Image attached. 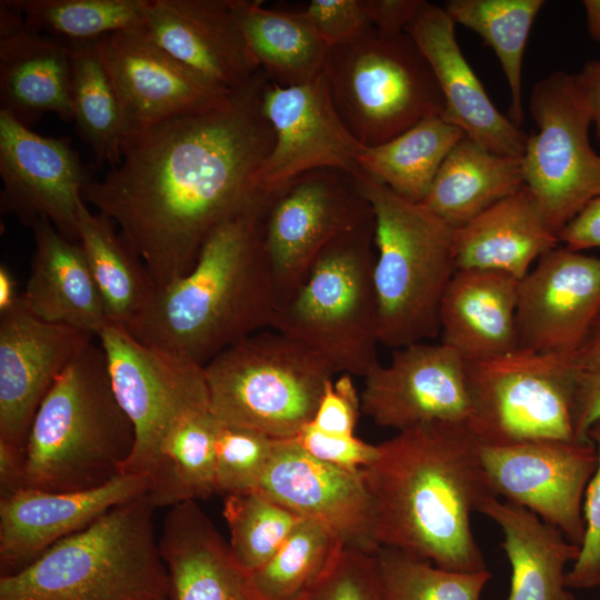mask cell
<instances>
[{
    "instance_id": "obj_1",
    "label": "cell",
    "mask_w": 600,
    "mask_h": 600,
    "mask_svg": "<svg viewBox=\"0 0 600 600\" xmlns=\"http://www.w3.org/2000/svg\"><path fill=\"white\" fill-rule=\"evenodd\" d=\"M268 81L260 69L224 106L131 134L120 163L83 188L157 289L192 269L218 224L269 196L253 184L274 142L261 110Z\"/></svg>"
},
{
    "instance_id": "obj_2",
    "label": "cell",
    "mask_w": 600,
    "mask_h": 600,
    "mask_svg": "<svg viewBox=\"0 0 600 600\" xmlns=\"http://www.w3.org/2000/svg\"><path fill=\"white\" fill-rule=\"evenodd\" d=\"M377 446L376 459L362 472L378 544L448 570H487L471 516L496 494L468 426L422 423Z\"/></svg>"
},
{
    "instance_id": "obj_3",
    "label": "cell",
    "mask_w": 600,
    "mask_h": 600,
    "mask_svg": "<svg viewBox=\"0 0 600 600\" xmlns=\"http://www.w3.org/2000/svg\"><path fill=\"white\" fill-rule=\"evenodd\" d=\"M271 194L223 220L192 269L156 290L124 327L139 342L206 366L236 342L271 327L280 303L264 242Z\"/></svg>"
},
{
    "instance_id": "obj_4",
    "label": "cell",
    "mask_w": 600,
    "mask_h": 600,
    "mask_svg": "<svg viewBox=\"0 0 600 600\" xmlns=\"http://www.w3.org/2000/svg\"><path fill=\"white\" fill-rule=\"evenodd\" d=\"M136 431L113 391L101 346L90 342L60 373L31 422L27 487L77 491L124 473Z\"/></svg>"
},
{
    "instance_id": "obj_5",
    "label": "cell",
    "mask_w": 600,
    "mask_h": 600,
    "mask_svg": "<svg viewBox=\"0 0 600 600\" xmlns=\"http://www.w3.org/2000/svg\"><path fill=\"white\" fill-rule=\"evenodd\" d=\"M148 494L108 510L24 568L0 578V600H172Z\"/></svg>"
},
{
    "instance_id": "obj_6",
    "label": "cell",
    "mask_w": 600,
    "mask_h": 600,
    "mask_svg": "<svg viewBox=\"0 0 600 600\" xmlns=\"http://www.w3.org/2000/svg\"><path fill=\"white\" fill-rule=\"evenodd\" d=\"M350 178L374 219L380 343L398 349L434 338L442 297L458 270L456 230L360 171Z\"/></svg>"
},
{
    "instance_id": "obj_7",
    "label": "cell",
    "mask_w": 600,
    "mask_h": 600,
    "mask_svg": "<svg viewBox=\"0 0 600 600\" xmlns=\"http://www.w3.org/2000/svg\"><path fill=\"white\" fill-rule=\"evenodd\" d=\"M374 260L373 219L323 250L279 303L271 328L310 349L334 373L364 378L380 363Z\"/></svg>"
},
{
    "instance_id": "obj_8",
    "label": "cell",
    "mask_w": 600,
    "mask_h": 600,
    "mask_svg": "<svg viewBox=\"0 0 600 600\" xmlns=\"http://www.w3.org/2000/svg\"><path fill=\"white\" fill-rule=\"evenodd\" d=\"M203 370L210 410L220 423L276 440L294 439L312 420L336 374L310 349L276 330L236 342Z\"/></svg>"
},
{
    "instance_id": "obj_9",
    "label": "cell",
    "mask_w": 600,
    "mask_h": 600,
    "mask_svg": "<svg viewBox=\"0 0 600 600\" xmlns=\"http://www.w3.org/2000/svg\"><path fill=\"white\" fill-rule=\"evenodd\" d=\"M324 74L338 113L366 147L387 142L444 109L434 73L406 32L389 36L372 28L329 49Z\"/></svg>"
},
{
    "instance_id": "obj_10",
    "label": "cell",
    "mask_w": 600,
    "mask_h": 600,
    "mask_svg": "<svg viewBox=\"0 0 600 600\" xmlns=\"http://www.w3.org/2000/svg\"><path fill=\"white\" fill-rule=\"evenodd\" d=\"M569 358L518 348L467 362L472 401L467 426L478 442L577 441Z\"/></svg>"
},
{
    "instance_id": "obj_11",
    "label": "cell",
    "mask_w": 600,
    "mask_h": 600,
    "mask_svg": "<svg viewBox=\"0 0 600 600\" xmlns=\"http://www.w3.org/2000/svg\"><path fill=\"white\" fill-rule=\"evenodd\" d=\"M529 110L538 130L520 158L524 186L558 232L600 196V156L589 141L592 116L574 74L556 71L538 81Z\"/></svg>"
},
{
    "instance_id": "obj_12",
    "label": "cell",
    "mask_w": 600,
    "mask_h": 600,
    "mask_svg": "<svg viewBox=\"0 0 600 600\" xmlns=\"http://www.w3.org/2000/svg\"><path fill=\"white\" fill-rule=\"evenodd\" d=\"M117 400L136 431L124 473L153 476L161 443L187 413L210 409L203 367L139 342L121 324L109 323L98 336Z\"/></svg>"
},
{
    "instance_id": "obj_13",
    "label": "cell",
    "mask_w": 600,
    "mask_h": 600,
    "mask_svg": "<svg viewBox=\"0 0 600 600\" xmlns=\"http://www.w3.org/2000/svg\"><path fill=\"white\" fill-rule=\"evenodd\" d=\"M373 220L349 174L318 169L271 193L264 242L280 302L303 281L323 250Z\"/></svg>"
},
{
    "instance_id": "obj_14",
    "label": "cell",
    "mask_w": 600,
    "mask_h": 600,
    "mask_svg": "<svg viewBox=\"0 0 600 600\" xmlns=\"http://www.w3.org/2000/svg\"><path fill=\"white\" fill-rule=\"evenodd\" d=\"M261 110L274 132L273 147L253 177L257 190L271 194L297 177L318 169L359 172L360 143L338 113L324 71L309 82L266 84Z\"/></svg>"
},
{
    "instance_id": "obj_15",
    "label": "cell",
    "mask_w": 600,
    "mask_h": 600,
    "mask_svg": "<svg viewBox=\"0 0 600 600\" xmlns=\"http://www.w3.org/2000/svg\"><path fill=\"white\" fill-rule=\"evenodd\" d=\"M480 458L497 497L527 508L581 547L586 530L582 499L597 466L591 441L480 444Z\"/></svg>"
},
{
    "instance_id": "obj_16",
    "label": "cell",
    "mask_w": 600,
    "mask_h": 600,
    "mask_svg": "<svg viewBox=\"0 0 600 600\" xmlns=\"http://www.w3.org/2000/svg\"><path fill=\"white\" fill-rule=\"evenodd\" d=\"M94 42L130 136L174 118L220 108L234 92L176 59L143 28L117 31Z\"/></svg>"
},
{
    "instance_id": "obj_17",
    "label": "cell",
    "mask_w": 600,
    "mask_h": 600,
    "mask_svg": "<svg viewBox=\"0 0 600 600\" xmlns=\"http://www.w3.org/2000/svg\"><path fill=\"white\" fill-rule=\"evenodd\" d=\"M361 412L401 431L429 422L468 424L472 401L467 362L443 343L416 342L393 351L366 377Z\"/></svg>"
},
{
    "instance_id": "obj_18",
    "label": "cell",
    "mask_w": 600,
    "mask_h": 600,
    "mask_svg": "<svg viewBox=\"0 0 600 600\" xmlns=\"http://www.w3.org/2000/svg\"><path fill=\"white\" fill-rule=\"evenodd\" d=\"M0 176L2 208L30 226L47 220L79 242V206L90 179L68 139L38 134L0 109Z\"/></svg>"
},
{
    "instance_id": "obj_19",
    "label": "cell",
    "mask_w": 600,
    "mask_h": 600,
    "mask_svg": "<svg viewBox=\"0 0 600 600\" xmlns=\"http://www.w3.org/2000/svg\"><path fill=\"white\" fill-rule=\"evenodd\" d=\"M600 314V257L561 244L519 281L520 349L571 356Z\"/></svg>"
},
{
    "instance_id": "obj_20",
    "label": "cell",
    "mask_w": 600,
    "mask_h": 600,
    "mask_svg": "<svg viewBox=\"0 0 600 600\" xmlns=\"http://www.w3.org/2000/svg\"><path fill=\"white\" fill-rule=\"evenodd\" d=\"M93 334L43 321L20 299L0 313V440L26 447L42 399Z\"/></svg>"
},
{
    "instance_id": "obj_21",
    "label": "cell",
    "mask_w": 600,
    "mask_h": 600,
    "mask_svg": "<svg viewBox=\"0 0 600 600\" xmlns=\"http://www.w3.org/2000/svg\"><path fill=\"white\" fill-rule=\"evenodd\" d=\"M256 490L301 518L326 524L346 547L371 554L380 547L362 469L318 460L294 439L277 440Z\"/></svg>"
},
{
    "instance_id": "obj_22",
    "label": "cell",
    "mask_w": 600,
    "mask_h": 600,
    "mask_svg": "<svg viewBox=\"0 0 600 600\" xmlns=\"http://www.w3.org/2000/svg\"><path fill=\"white\" fill-rule=\"evenodd\" d=\"M149 477L122 473L92 489L48 491L26 487L0 499V567L16 572L58 541L87 528L113 507L148 494Z\"/></svg>"
},
{
    "instance_id": "obj_23",
    "label": "cell",
    "mask_w": 600,
    "mask_h": 600,
    "mask_svg": "<svg viewBox=\"0 0 600 600\" xmlns=\"http://www.w3.org/2000/svg\"><path fill=\"white\" fill-rule=\"evenodd\" d=\"M454 24L443 7L422 1L404 30L438 81L444 101L440 117L491 152L520 159L528 134L494 107L461 52Z\"/></svg>"
},
{
    "instance_id": "obj_24",
    "label": "cell",
    "mask_w": 600,
    "mask_h": 600,
    "mask_svg": "<svg viewBox=\"0 0 600 600\" xmlns=\"http://www.w3.org/2000/svg\"><path fill=\"white\" fill-rule=\"evenodd\" d=\"M143 29L176 59L230 91L261 69L232 0H152Z\"/></svg>"
},
{
    "instance_id": "obj_25",
    "label": "cell",
    "mask_w": 600,
    "mask_h": 600,
    "mask_svg": "<svg viewBox=\"0 0 600 600\" xmlns=\"http://www.w3.org/2000/svg\"><path fill=\"white\" fill-rule=\"evenodd\" d=\"M71 47L30 30L22 14L0 1V101L26 126L53 112L73 120Z\"/></svg>"
},
{
    "instance_id": "obj_26",
    "label": "cell",
    "mask_w": 600,
    "mask_h": 600,
    "mask_svg": "<svg viewBox=\"0 0 600 600\" xmlns=\"http://www.w3.org/2000/svg\"><path fill=\"white\" fill-rule=\"evenodd\" d=\"M159 547L172 600H263L197 501L169 508Z\"/></svg>"
},
{
    "instance_id": "obj_27",
    "label": "cell",
    "mask_w": 600,
    "mask_h": 600,
    "mask_svg": "<svg viewBox=\"0 0 600 600\" xmlns=\"http://www.w3.org/2000/svg\"><path fill=\"white\" fill-rule=\"evenodd\" d=\"M519 281L498 271L457 270L439 309L441 343L466 362L518 349Z\"/></svg>"
},
{
    "instance_id": "obj_28",
    "label": "cell",
    "mask_w": 600,
    "mask_h": 600,
    "mask_svg": "<svg viewBox=\"0 0 600 600\" xmlns=\"http://www.w3.org/2000/svg\"><path fill=\"white\" fill-rule=\"evenodd\" d=\"M36 249L21 298L39 319L78 328L98 337L111 323L79 242L49 221L31 224Z\"/></svg>"
},
{
    "instance_id": "obj_29",
    "label": "cell",
    "mask_w": 600,
    "mask_h": 600,
    "mask_svg": "<svg viewBox=\"0 0 600 600\" xmlns=\"http://www.w3.org/2000/svg\"><path fill=\"white\" fill-rule=\"evenodd\" d=\"M557 246V234L526 186L454 231L458 270L498 271L518 280Z\"/></svg>"
},
{
    "instance_id": "obj_30",
    "label": "cell",
    "mask_w": 600,
    "mask_h": 600,
    "mask_svg": "<svg viewBox=\"0 0 600 600\" xmlns=\"http://www.w3.org/2000/svg\"><path fill=\"white\" fill-rule=\"evenodd\" d=\"M478 512L501 529L502 548L511 567L506 600H574L567 587L566 566L580 547L524 507L489 496Z\"/></svg>"
},
{
    "instance_id": "obj_31",
    "label": "cell",
    "mask_w": 600,
    "mask_h": 600,
    "mask_svg": "<svg viewBox=\"0 0 600 600\" xmlns=\"http://www.w3.org/2000/svg\"><path fill=\"white\" fill-rule=\"evenodd\" d=\"M523 186L520 159L491 152L464 136L421 204L457 230Z\"/></svg>"
},
{
    "instance_id": "obj_32",
    "label": "cell",
    "mask_w": 600,
    "mask_h": 600,
    "mask_svg": "<svg viewBox=\"0 0 600 600\" xmlns=\"http://www.w3.org/2000/svg\"><path fill=\"white\" fill-rule=\"evenodd\" d=\"M247 43L272 83L299 86L324 71L329 48L303 12L267 9L260 0H232Z\"/></svg>"
},
{
    "instance_id": "obj_33",
    "label": "cell",
    "mask_w": 600,
    "mask_h": 600,
    "mask_svg": "<svg viewBox=\"0 0 600 600\" xmlns=\"http://www.w3.org/2000/svg\"><path fill=\"white\" fill-rule=\"evenodd\" d=\"M78 236L90 271L112 323L129 326L157 290L143 262L108 217L79 206Z\"/></svg>"
},
{
    "instance_id": "obj_34",
    "label": "cell",
    "mask_w": 600,
    "mask_h": 600,
    "mask_svg": "<svg viewBox=\"0 0 600 600\" xmlns=\"http://www.w3.org/2000/svg\"><path fill=\"white\" fill-rule=\"evenodd\" d=\"M466 136L440 116L424 119L359 157L360 172L416 203L426 198L441 164Z\"/></svg>"
},
{
    "instance_id": "obj_35",
    "label": "cell",
    "mask_w": 600,
    "mask_h": 600,
    "mask_svg": "<svg viewBox=\"0 0 600 600\" xmlns=\"http://www.w3.org/2000/svg\"><path fill=\"white\" fill-rule=\"evenodd\" d=\"M220 422L210 409L180 418L164 437L149 499L156 508L217 493L216 441Z\"/></svg>"
},
{
    "instance_id": "obj_36",
    "label": "cell",
    "mask_w": 600,
    "mask_h": 600,
    "mask_svg": "<svg viewBox=\"0 0 600 600\" xmlns=\"http://www.w3.org/2000/svg\"><path fill=\"white\" fill-rule=\"evenodd\" d=\"M69 42V41H68ZM73 120L98 163L118 166L130 129L94 41L69 42Z\"/></svg>"
},
{
    "instance_id": "obj_37",
    "label": "cell",
    "mask_w": 600,
    "mask_h": 600,
    "mask_svg": "<svg viewBox=\"0 0 600 600\" xmlns=\"http://www.w3.org/2000/svg\"><path fill=\"white\" fill-rule=\"evenodd\" d=\"M543 0H449L443 8L454 23L474 31L498 57L511 92L510 119H524L522 63L528 37Z\"/></svg>"
},
{
    "instance_id": "obj_38",
    "label": "cell",
    "mask_w": 600,
    "mask_h": 600,
    "mask_svg": "<svg viewBox=\"0 0 600 600\" xmlns=\"http://www.w3.org/2000/svg\"><path fill=\"white\" fill-rule=\"evenodd\" d=\"M344 543L326 524L302 518L274 556L250 571L263 600H300L322 578Z\"/></svg>"
},
{
    "instance_id": "obj_39",
    "label": "cell",
    "mask_w": 600,
    "mask_h": 600,
    "mask_svg": "<svg viewBox=\"0 0 600 600\" xmlns=\"http://www.w3.org/2000/svg\"><path fill=\"white\" fill-rule=\"evenodd\" d=\"M27 27L69 41H94L103 36L141 29L150 0H4Z\"/></svg>"
},
{
    "instance_id": "obj_40",
    "label": "cell",
    "mask_w": 600,
    "mask_h": 600,
    "mask_svg": "<svg viewBox=\"0 0 600 600\" xmlns=\"http://www.w3.org/2000/svg\"><path fill=\"white\" fill-rule=\"evenodd\" d=\"M373 556L386 600H480L492 577L488 569H443L391 547H379Z\"/></svg>"
},
{
    "instance_id": "obj_41",
    "label": "cell",
    "mask_w": 600,
    "mask_h": 600,
    "mask_svg": "<svg viewBox=\"0 0 600 600\" xmlns=\"http://www.w3.org/2000/svg\"><path fill=\"white\" fill-rule=\"evenodd\" d=\"M222 513L230 551L248 572L270 560L302 519L258 490L226 496Z\"/></svg>"
},
{
    "instance_id": "obj_42",
    "label": "cell",
    "mask_w": 600,
    "mask_h": 600,
    "mask_svg": "<svg viewBox=\"0 0 600 600\" xmlns=\"http://www.w3.org/2000/svg\"><path fill=\"white\" fill-rule=\"evenodd\" d=\"M276 439L220 423L216 441V489L222 496L256 490L271 459Z\"/></svg>"
},
{
    "instance_id": "obj_43",
    "label": "cell",
    "mask_w": 600,
    "mask_h": 600,
    "mask_svg": "<svg viewBox=\"0 0 600 600\" xmlns=\"http://www.w3.org/2000/svg\"><path fill=\"white\" fill-rule=\"evenodd\" d=\"M300 600H386L374 556L344 546Z\"/></svg>"
},
{
    "instance_id": "obj_44",
    "label": "cell",
    "mask_w": 600,
    "mask_h": 600,
    "mask_svg": "<svg viewBox=\"0 0 600 600\" xmlns=\"http://www.w3.org/2000/svg\"><path fill=\"white\" fill-rule=\"evenodd\" d=\"M569 361L574 386L576 440L587 442L590 428L600 419V314Z\"/></svg>"
},
{
    "instance_id": "obj_45",
    "label": "cell",
    "mask_w": 600,
    "mask_h": 600,
    "mask_svg": "<svg viewBox=\"0 0 600 600\" xmlns=\"http://www.w3.org/2000/svg\"><path fill=\"white\" fill-rule=\"evenodd\" d=\"M588 438L596 447L597 466L583 497V542L566 577L567 587L573 589L600 587V419L590 428Z\"/></svg>"
},
{
    "instance_id": "obj_46",
    "label": "cell",
    "mask_w": 600,
    "mask_h": 600,
    "mask_svg": "<svg viewBox=\"0 0 600 600\" xmlns=\"http://www.w3.org/2000/svg\"><path fill=\"white\" fill-rule=\"evenodd\" d=\"M303 13L329 49L353 42L373 28L363 0H312Z\"/></svg>"
},
{
    "instance_id": "obj_47",
    "label": "cell",
    "mask_w": 600,
    "mask_h": 600,
    "mask_svg": "<svg viewBox=\"0 0 600 600\" xmlns=\"http://www.w3.org/2000/svg\"><path fill=\"white\" fill-rule=\"evenodd\" d=\"M294 440L313 458L348 470L366 468L378 454L377 444H370L356 436L327 434L310 423L302 428Z\"/></svg>"
},
{
    "instance_id": "obj_48",
    "label": "cell",
    "mask_w": 600,
    "mask_h": 600,
    "mask_svg": "<svg viewBox=\"0 0 600 600\" xmlns=\"http://www.w3.org/2000/svg\"><path fill=\"white\" fill-rule=\"evenodd\" d=\"M361 412V399L351 376L341 373L330 380L319 401L317 411L309 422L317 430L332 436H354Z\"/></svg>"
},
{
    "instance_id": "obj_49",
    "label": "cell",
    "mask_w": 600,
    "mask_h": 600,
    "mask_svg": "<svg viewBox=\"0 0 600 600\" xmlns=\"http://www.w3.org/2000/svg\"><path fill=\"white\" fill-rule=\"evenodd\" d=\"M557 237L559 244L574 251L600 248V196L587 203Z\"/></svg>"
},
{
    "instance_id": "obj_50",
    "label": "cell",
    "mask_w": 600,
    "mask_h": 600,
    "mask_svg": "<svg viewBox=\"0 0 600 600\" xmlns=\"http://www.w3.org/2000/svg\"><path fill=\"white\" fill-rule=\"evenodd\" d=\"M373 28L383 34L403 33L422 0H363Z\"/></svg>"
},
{
    "instance_id": "obj_51",
    "label": "cell",
    "mask_w": 600,
    "mask_h": 600,
    "mask_svg": "<svg viewBox=\"0 0 600 600\" xmlns=\"http://www.w3.org/2000/svg\"><path fill=\"white\" fill-rule=\"evenodd\" d=\"M26 487L24 449L0 440V499Z\"/></svg>"
},
{
    "instance_id": "obj_52",
    "label": "cell",
    "mask_w": 600,
    "mask_h": 600,
    "mask_svg": "<svg viewBox=\"0 0 600 600\" xmlns=\"http://www.w3.org/2000/svg\"><path fill=\"white\" fill-rule=\"evenodd\" d=\"M574 77L587 98L592 122L596 124L597 137L600 140V60L587 62Z\"/></svg>"
},
{
    "instance_id": "obj_53",
    "label": "cell",
    "mask_w": 600,
    "mask_h": 600,
    "mask_svg": "<svg viewBox=\"0 0 600 600\" xmlns=\"http://www.w3.org/2000/svg\"><path fill=\"white\" fill-rule=\"evenodd\" d=\"M21 293L17 291V282L9 268L0 266V313L13 307L20 299Z\"/></svg>"
},
{
    "instance_id": "obj_54",
    "label": "cell",
    "mask_w": 600,
    "mask_h": 600,
    "mask_svg": "<svg viewBox=\"0 0 600 600\" xmlns=\"http://www.w3.org/2000/svg\"><path fill=\"white\" fill-rule=\"evenodd\" d=\"M587 28L590 37L600 43V0H584Z\"/></svg>"
}]
</instances>
